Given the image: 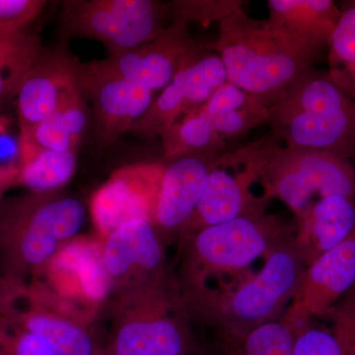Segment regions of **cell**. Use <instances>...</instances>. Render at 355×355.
Instances as JSON below:
<instances>
[{"mask_svg": "<svg viewBox=\"0 0 355 355\" xmlns=\"http://www.w3.org/2000/svg\"><path fill=\"white\" fill-rule=\"evenodd\" d=\"M44 195L34 193L0 205V243L36 241L60 247L80 232L87 218L83 203L74 198Z\"/></svg>", "mask_w": 355, "mask_h": 355, "instance_id": "9", "label": "cell"}, {"mask_svg": "<svg viewBox=\"0 0 355 355\" xmlns=\"http://www.w3.org/2000/svg\"><path fill=\"white\" fill-rule=\"evenodd\" d=\"M207 49L220 58L229 83L268 109L321 55L270 18L250 17L243 6L219 21L218 38Z\"/></svg>", "mask_w": 355, "mask_h": 355, "instance_id": "1", "label": "cell"}, {"mask_svg": "<svg viewBox=\"0 0 355 355\" xmlns=\"http://www.w3.org/2000/svg\"><path fill=\"white\" fill-rule=\"evenodd\" d=\"M164 170L159 163L125 166L96 191L91 210L96 226L105 237L135 219L153 222Z\"/></svg>", "mask_w": 355, "mask_h": 355, "instance_id": "12", "label": "cell"}, {"mask_svg": "<svg viewBox=\"0 0 355 355\" xmlns=\"http://www.w3.org/2000/svg\"><path fill=\"white\" fill-rule=\"evenodd\" d=\"M205 50V46L178 72L154 99L148 111L132 125L130 132L146 139L160 137L184 114L209 101L217 89L227 83V73L220 58Z\"/></svg>", "mask_w": 355, "mask_h": 355, "instance_id": "10", "label": "cell"}, {"mask_svg": "<svg viewBox=\"0 0 355 355\" xmlns=\"http://www.w3.org/2000/svg\"><path fill=\"white\" fill-rule=\"evenodd\" d=\"M0 309L25 330L44 338L58 355H95L94 343L80 326L39 308L20 309L1 286Z\"/></svg>", "mask_w": 355, "mask_h": 355, "instance_id": "20", "label": "cell"}, {"mask_svg": "<svg viewBox=\"0 0 355 355\" xmlns=\"http://www.w3.org/2000/svg\"><path fill=\"white\" fill-rule=\"evenodd\" d=\"M203 49L205 46H198L191 38L188 22L175 19L151 41L81 67L92 76L125 79L155 92L171 83L178 72Z\"/></svg>", "mask_w": 355, "mask_h": 355, "instance_id": "8", "label": "cell"}, {"mask_svg": "<svg viewBox=\"0 0 355 355\" xmlns=\"http://www.w3.org/2000/svg\"><path fill=\"white\" fill-rule=\"evenodd\" d=\"M354 286L355 229L345 241L307 266L284 317L298 330L311 318L330 315Z\"/></svg>", "mask_w": 355, "mask_h": 355, "instance_id": "13", "label": "cell"}, {"mask_svg": "<svg viewBox=\"0 0 355 355\" xmlns=\"http://www.w3.org/2000/svg\"><path fill=\"white\" fill-rule=\"evenodd\" d=\"M340 342L343 355H355V312L343 324L340 330Z\"/></svg>", "mask_w": 355, "mask_h": 355, "instance_id": "33", "label": "cell"}, {"mask_svg": "<svg viewBox=\"0 0 355 355\" xmlns=\"http://www.w3.org/2000/svg\"><path fill=\"white\" fill-rule=\"evenodd\" d=\"M277 137L254 142L232 153L222 154L210 170L202 198L188 230L217 225L253 214H265L270 200L252 193Z\"/></svg>", "mask_w": 355, "mask_h": 355, "instance_id": "7", "label": "cell"}, {"mask_svg": "<svg viewBox=\"0 0 355 355\" xmlns=\"http://www.w3.org/2000/svg\"><path fill=\"white\" fill-rule=\"evenodd\" d=\"M84 95L60 109L51 118L20 132V159L40 151L76 150L88 123Z\"/></svg>", "mask_w": 355, "mask_h": 355, "instance_id": "23", "label": "cell"}, {"mask_svg": "<svg viewBox=\"0 0 355 355\" xmlns=\"http://www.w3.org/2000/svg\"><path fill=\"white\" fill-rule=\"evenodd\" d=\"M328 46L330 69L335 72L355 60V0L345 2Z\"/></svg>", "mask_w": 355, "mask_h": 355, "instance_id": "29", "label": "cell"}, {"mask_svg": "<svg viewBox=\"0 0 355 355\" xmlns=\"http://www.w3.org/2000/svg\"><path fill=\"white\" fill-rule=\"evenodd\" d=\"M76 167V150L40 151L20 159L18 182L33 193H48L69 183Z\"/></svg>", "mask_w": 355, "mask_h": 355, "instance_id": "26", "label": "cell"}, {"mask_svg": "<svg viewBox=\"0 0 355 355\" xmlns=\"http://www.w3.org/2000/svg\"><path fill=\"white\" fill-rule=\"evenodd\" d=\"M260 182L268 200L277 198L301 218L313 203L328 196L355 198V164L349 159L275 144Z\"/></svg>", "mask_w": 355, "mask_h": 355, "instance_id": "4", "label": "cell"}, {"mask_svg": "<svg viewBox=\"0 0 355 355\" xmlns=\"http://www.w3.org/2000/svg\"><path fill=\"white\" fill-rule=\"evenodd\" d=\"M200 109L224 141L239 139L253 128L268 123L270 109L229 81L217 89Z\"/></svg>", "mask_w": 355, "mask_h": 355, "instance_id": "22", "label": "cell"}, {"mask_svg": "<svg viewBox=\"0 0 355 355\" xmlns=\"http://www.w3.org/2000/svg\"><path fill=\"white\" fill-rule=\"evenodd\" d=\"M7 125H8V121H7L6 119L0 118V135L6 132Z\"/></svg>", "mask_w": 355, "mask_h": 355, "instance_id": "35", "label": "cell"}, {"mask_svg": "<svg viewBox=\"0 0 355 355\" xmlns=\"http://www.w3.org/2000/svg\"><path fill=\"white\" fill-rule=\"evenodd\" d=\"M167 157L216 156L223 154L226 141L200 107L193 109L160 135Z\"/></svg>", "mask_w": 355, "mask_h": 355, "instance_id": "24", "label": "cell"}, {"mask_svg": "<svg viewBox=\"0 0 355 355\" xmlns=\"http://www.w3.org/2000/svg\"><path fill=\"white\" fill-rule=\"evenodd\" d=\"M268 18L313 50H328L331 33L340 19L333 0H270Z\"/></svg>", "mask_w": 355, "mask_h": 355, "instance_id": "18", "label": "cell"}, {"mask_svg": "<svg viewBox=\"0 0 355 355\" xmlns=\"http://www.w3.org/2000/svg\"><path fill=\"white\" fill-rule=\"evenodd\" d=\"M294 234L291 226L277 216L253 214L196 231L191 240L188 270L196 291L209 277L236 273L251 266Z\"/></svg>", "mask_w": 355, "mask_h": 355, "instance_id": "5", "label": "cell"}, {"mask_svg": "<svg viewBox=\"0 0 355 355\" xmlns=\"http://www.w3.org/2000/svg\"><path fill=\"white\" fill-rule=\"evenodd\" d=\"M0 355H58L41 336L25 330L0 309Z\"/></svg>", "mask_w": 355, "mask_h": 355, "instance_id": "28", "label": "cell"}, {"mask_svg": "<svg viewBox=\"0 0 355 355\" xmlns=\"http://www.w3.org/2000/svg\"><path fill=\"white\" fill-rule=\"evenodd\" d=\"M354 164H355V161H354Z\"/></svg>", "mask_w": 355, "mask_h": 355, "instance_id": "36", "label": "cell"}, {"mask_svg": "<svg viewBox=\"0 0 355 355\" xmlns=\"http://www.w3.org/2000/svg\"><path fill=\"white\" fill-rule=\"evenodd\" d=\"M221 155L184 156L165 167L154 210V225L165 231L189 228L210 170Z\"/></svg>", "mask_w": 355, "mask_h": 355, "instance_id": "14", "label": "cell"}, {"mask_svg": "<svg viewBox=\"0 0 355 355\" xmlns=\"http://www.w3.org/2000/svg\"><path fill=\"white\" fill-rule=\"evenodd\" d=\"M42 50L38 35L27 29L0 32V105L17 97L21 84Z\"/></svg>", "mask_w": 355, "mask_h": 355, "instance_id": "25", "label": "cell"}, {"mask_svg": "<svg viewBox=\"0 0 355 355\" xmlns=\"http://www.w3.org/2000/svg\"><path fill=\"white\" fill-rule=\"evenodd\" d=\"M292 355H343L333 330L306 324L297 330Z\"/></svg>", "mask_w": 355, "mask_h": 355, "instance_id": "31", "label": "cell"}, {"mask_svg": "<svg viewBox=\"0 0 355 355\" xmlns=\"http://www.w3.org/2000/svg\"><path fill=\"white\" fill-rule=\"evenodd\" d=\"M296 330L286 318L268 322L237 338L219 340L220 355H292Z\"/></svg>", "mask_w": 355, "mask_h": 355, "instance_id": "27", "label": "cell"}, {"mask_svg": "<svg viewBox=\"0 0 355 355\" xmlns=\"http://www.w3.org/2000/svg\"><path fill=\"white\" fill-rule=\"evenodd\" d=\"M167 6L153 0H70L62 2L65 36L101 42L111 55L132 50L164 31Z\"/></svg>", "mask_w": 355, "mask_h": 355, "instance_id": "6", "label": "cell"}, {"mask_svg": "<svg viewBox=\"0 0 355 355\" xmlns=\"http://www.w3.org/2000/svg\"><path fill=\"white\" fill-rule=\"evenodd\" d=\"M81 86L91 99L103 137L114 141L144 116L153 104V91L114 77L97 76L81 67Z\"/></svg>", "mask_w": 355, "mask_h": 355, "instance_id": "15", "label": "cell"}, {"mask_svg": "<svg viewBox=\"0 0 355 355\" xmlns=\"http://www.w3.org/2000/svg\"><path fill=\"white\" fill-rule=\"evenodd\" d=\"M308 263L295 234L265 257L260 272L232 289L200 291L203 313L219 338H236L284 316L295 297Z\"/></svg>", "mask_w": 355, "mask_h": 355, "instance_id": "3", "label": "cell"}, {"mask_svg": "<svg viewBox=\"0 0 355 355\" xmlns=\"http://www.w3.org/2000/svg\"><path fill=\"white\" fill-rule=\"evenodd\" d=\"M273 135L286 146L355 161V101L328 71L308 70L268 110Z\"/></svg>", "mask_w": 355, "mask_h": 355, "instance_id": "2", "label": "cell"}, {"mask_svg": "<svg viewBox=\"0 0 355 355\" xmlns=\"http://www.w3.org/2000/svg\"><path fill=\"white\" fill-rule=\"evenodd\" d=\"M83 94L80 62L64 48H43L16 97L20 132L43 123Z\"/></svg>", "mask_w": 355, "mask_h": 355, "instance_id": "11", "label": "cell"}, {"mask_svg": "<svg viewBox=\"0 0 355 355\" xmlns=\"http://www.w3.org/2000/svg\"><path fill=\"white\" fill-rule=\"evenodd\" d=\"M58 279L70 280L79 296L92 303L108 296L111 275L105 266L103 246L92 242H74L60 249L50 263Z\"/></svg>", "mask_w": 355, "mask_h": 355, "instance_id": "19", "label": "cell"}, {"mask_svg": "<svg viewBox=\"0 0 355 355\" xmlns=\"http://www.w3.org/2000/svg\"><path fill=\"white\" fill-rule=\"evenodd\" d=\"M243 6L242 1H178L173 7L176 19L207 21L222 20Z\"/></svg>", "mask_w": 355, "mask_h": 355, "instance_id": "32", "label": "cell"}, {"mask_svg": "<svg viewBox=\"0 0 355 355\" xmlns=\"http://www.w3.org/2000/svg\"><path fill=\"white\" fill-rule=\"evenodd\" d=\"M19 167L14 165L0 166V197L9 186L18 181Z\"/></svg>", "mask_w": 355, "mask_h": 355, "instance_id": "34", "label": "cell"}, {"mask_svg": "<svg viewBox=\"0 0 355 355\" xmlns=\"http://www.w3.org/2000/svg\"><path fill=\"white\" fill-rule=\"evenodd\" d=\"M296 243L308 266L345 241L355 229V198L342 195L320 198L297 220Z\"/></svg>", "mask_w": 355, "mask_h": 355, "instance_id": "16", "label": "cell"}, {"mask_svg": "<svg viewBox=\"0 0 355 355\" xmlns=\"http://www.w3.org/2000/svg\"><path fill=\"white\" fill-rule=\"evenodd\" d=\"M44 0H0V32L23 31L43 12Z\"/></svg>", "mask_w": 355, "mask_h": 355, "instance_id": "30", "label": "cell"}, {"mask_svg": "<svg viewBox=\"0 0 355 355\" xmlns=\"http://www.w3.org/2000/svg\"><path fill=\"white\" fill-rule=\"evenodd\" d=\"M188 345L181 324L155 314L123 324L116 335L114 355H183Z\"/></svg>", "mask_w": 355, "mask_h": 355, "instance_id": "21", "label": "cell"}, {"mask_svg": "<svg viewBox=\"0 0 355 355\" xmlns=\"http://www.w3.org/2000/svg\"><path fill=\"white\" fill-rule=\"evenodd\" d=\"M103 258L112 279L125 277L132 270L157 272L164 254L153 222L135 219L110 233L103 245Z\"/></svg>", "mask_w": 355, "mask_h": 355, "instance_id": "17", "label": "cell"}]
</instances>
